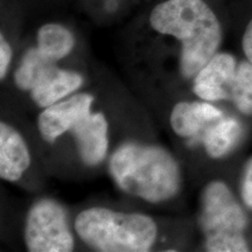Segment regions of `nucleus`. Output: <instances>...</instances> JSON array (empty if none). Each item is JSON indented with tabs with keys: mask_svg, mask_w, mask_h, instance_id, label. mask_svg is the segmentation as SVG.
I'll list each match as a JSON object with an SVG mask.
<instances>
[{
	"mask_svg": "<svg viewBox=\"0 0 252 252\" xmlns=\"http://www.w3.org/2000/svg\"><path fill=\"white\" fill-rule=\"evenodd\" d=\"M80 156L87 165L103 161L108 151V123L102 113H88L70 130Z\"/></svg>",
	"mask_w": 252,
	"mask_h": 252,
	"instance_id": "nucleus-9",
	"label": "nucleus"
},
{
	"mask_svg": "<svg viewBox=\"0 0 252 252\" xmlns=\"http://www.w3.org/2000/svg\"><path fill=\"white\" fill-rule=\"evenodd\" d=\"M242 126L234 118H220L207 128L202 138L207 153L220 158L229 152L238 141Z\"/></svg>",
	"mask_w": 252,
	"mask_h": 252,
	"instance_id": "nucleus-12",
	"label": "nucleus"
},
{
	"mask_svg": "<svg viewBox=\"0 0 252 252\" xmlns=\"http://www.w3.org/2000/svg\"><path fill=\"white\" fill-rule=\"evenodd\" d=\"M242 196L248 207L252 209V159L248 162L242 184Z\"/></svg>",
	"mask_w": 252,
	"mask_h": 252,
	"instance_id": "nucleus-16",
	"label": "nucleus"
},
{
	"mask_svg": "<svg viewBox=\"0 0 252 252\" xmlns=\"http://www.w3.org/2000/svg\"><path fill=\"white\" fill-rule=\"evenodd\" d=\"M223 118V113L212 104L182 102L176 104L171 115V124L176 134L194 137L202 128Z\"/></svg>",
	"mask_w": 252,
	"mask_h": 252,
	"instance_id": "nucleus-11",
	"label": "nucleus"
},
{
	"mask_svg": "<svg viewBox=\"0 0 252 252\" xmlns=\"http://www.w3.org/2000/svg\"><path fill=\"white\" fill-rule=\"evenodd\" d=\"M229 99L245 115H252V63L242 62L237 65L229 90Z\"/></svg>",
	"mask_w": 252,
	"mask_h": 252,
	"instance_id": "nucleus-14",
	"label": "nucleus"
},
{
	"mask_svg": "<svg viewBox=\"0 0 252 252\" xmlns=\"http://www.w3.org/2000/svg\"><path fill=\"white\" fill-rule=\"evenodd\" d=\"M48 61L41 67L31 88V96L41 108L53 105L63 97L78 89L83 83L80 74L62 70Z\"/></svg>",
	"mask_w": 252,
	"mask_h": 252,
	"instance_id": "nucleus-8",
	"label": "nucleus"
},
{
	"mask_svg": "<svg viewBox=\"0 0 252 252\" xmlns=\"http://www.w3.org/2000/svg\"><path fill=\"white\" fill-rule=\"evenodd\" d=\"M25 242L32 252H69L74 238L64 209L53 200H41L31 208L25 225Z\"/></svg>",
	"mask_w": 252,
	"mask_h": 252,
	"instance_id": "nucleus-5",
	"label": "nucleus"
},
{
	"mask_svg": "<svg viewBox=\"0 0 252 252\" xmlns=\"http://www.w3.org/2000/svg\"><path fill=\"white\" fill-rule=\"evenodd\" d=\"M75 230L84 243L103 252L149 251L158 234L151 217L105 208H90L78 214Z\"/></svg>",
	"mask_w": 252,
	"mask_h": 252,
	"instance_id": "nucleus-3",
	"label": "nucleus"
},
{
	"mask_svg": "<svg viewBox=\"0 0 252 252\" xmlns=\"http://www.w3.org/2000/svg\"><path fill=\"white\" fill-rule=\"evenodd\" d=\"M12 59V49L8 42L1 35L0 37V77L4 78L7 72L8 65Z\"/></svg>",
	"mask_w": 252,
	"mask_h": 252,
	"instance_id": "nucleus-17",
	"label": "nucleus"
},
{
	"mask_svg": "<svg viewBox=\"0 0 252 252\" xmlns=\"http://www.w3.org/2000/svg\"><path fill=\"white\" fill-rule=\"evenodd\" d=\"M150 24L158 33L180 41V69L187 78L212 60L222 40L219 19L203 0H166L153 8Z\"/></svg>",
	"mask_w": 252,
	"mask_h": 252,
	"instance_id": "nucleus-1",
	"label": "nucleus"
},
{
	"mask_svg": "<svg viewBox=\"0 0 252 252\" xmlns=\"http://www.w3.org/2000/svg\"><path fill=\"white\" fill-rule=\"evenodd\" d=\"M200 224L212 252L248 251L243 231L247 216L223 182L209 184L202 194Z\"/></svg>",
	"mask_w": 252,
	"mask_h": 252,
	"instance_id": "nucleus-4",
	"label": "nucleus"
},
{
	"mask_svg": "<svg viewBox=\"0 0 252 252\" xmlns=\"http://www.w3.org/2000/svg\"><path fill=\"white\" fill-rule=\"evenodd\" d=\"M31 165V156L23 137L11 125L0 124V176L17 181Z\"/></svg>",
	"mask_w": 252,
	"mask_h": 252,
	"instance_id": "nucleus-10",
	"label": "nucleus"
},
{
	"mask_svg": "<svg viewBox=\"0 0 252 252\" xmlns=\"http://www.w3.org/2000/svg\"><path fill=\"white\" fill-rule=\"evenodd\" d=\"M48 61H52V60L47 59L45 55H42V53L37 49V47L36 48L28 49L26 54L24 55L23 60H21L20 65L15 71V84L21 90L30 91L36 74L39 72L41 67Z\"/></svg>",
	"mask_w": 252,
	"mask_h": 252,
	"instance_id": "nucleus-15",
	"label": "nucleus"
},
{
	"mask_svg": "<svg viewBox=\"0 0 252 252\" xmlns=\"http://www.w3.org/2000/svg\"><path fill=\"white\" fill-rule=\"evenodd\" d=\"M93 102L91 94H80L47 106L39 117V131L43 139L53 143L64 132L71 130L84 116L90 113Z\"/></svg>",
	"mask_w": 252,
	"mask_h": 252,
	"instance_id": "nucleus-6",
	"label": "nucleus"
},
{
	"mask_svg": "<svg viewBox=\"0 0 252 252\" xmlns=\"http://www.w3.org/2000/svg\"><path fill=\"white\" fill-rule=\"evenodd\" d=\"M110 173L122 190L152 203L172 198L181 185L178 162L158 146L122 145L110 160Z\"/></svg>",
	"mask_w": 252,
	"mask_h": 252,
	"instance_id": "nucleus-2",
	"label": "nucleus"
},
{
	"mask_svg": "<svg viewBox=\"0 0 252 252\" xmlns=\"http://www.w3.org/2000/svg\"><path fill=\"white\" fill-rule=\"evenodd\" d=\"M75 39L70 31L59 24L43 25L37 33V49L52 61H59L71 52Z\"/></svg>",
	"mask_w": 252,
	"mask_h": 252,
	"instance_id": "nucleus-13",
	"label": "nucleus"
},
{
	"mask_svg": "<svg viewBox=\"0 0 252 252\" xmlns=\"http://www.w3.org/2000/svg\"><path fill=\"white\" fill-rule=\"evenodd\" d=\"M237 65L232 55L216 53L195 75L194 93L206 100L229 99L230 86L235 77Z\"/></svg>",
	"mask_w": 252,
	"mask_h": 252,
	"instance_id": "nucleus-7",
	"label": "nucleus"
},
{
	"mask_svg": "<svg viewBox=\"0 0 252 252\" xmlns=\"http://www.w3.org/2000/svg\"><path fill=\"white\" fill-rule=\"evenodd\" d=\"M242 46H243L245 56L252 63V19L250 20V23L248 24L247 28H245Z\"/></svg>",
	"mask_w": 252,
	"mask_h": 252,
	"instance_id": "nucleus-18",
	"label": "nucleus"
}]
</instances>
